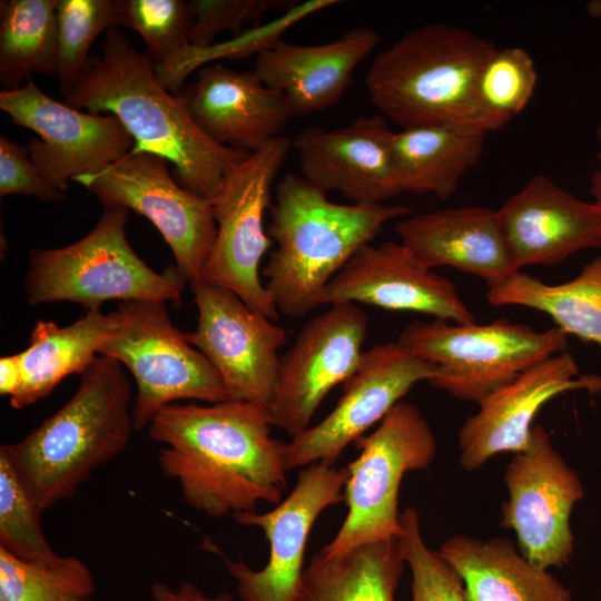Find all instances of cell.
Wrapping results in <instances>:
<instances>
[{
  "label": "cell",
  "instance_id": "cell-1",
  "mask_svg": "<svg viewBox=\"0 0 601 601\" xmlns=\"http://www.w3.org/2000/svg\"><path fill=\"white\" fill-rule=\"evenodd\" d=\"M268 410L225 401L174 403L160 410L148 434L165 444L162 473L176 480L185 502L215 519L278 504L286 491V443L274 439Z\"/></svg>",
  "mask_w": 601,
  "mask_h": 601
},
{
  "label": "cell",
  "instance_id": "cell-2",
  "mask_svg": "<svg viewBox=\"0 0 601 601\" xmlns=\"http://www.w3.org/2000/svg\"><path fill=\"white\" fill-rule=\"evenodd\" d=\"M155 68L152 58L114 27L105 33L101 52L89 56L62 95L72 108L116 116L135 140L131 151L168 159L181 186L210 200L249 152L208 138L179 97L158 81Z\"/></svg>",
  "mask_w": 601,
  "mask_h": 601
},
{
  "label": "cell",
  "instance_id": "cell-3",
  "mask_svg": "<svg viewBox=\"0 0 601 601\" xmlns=\"http://www.w3.org/2000/svg\"><path fill=\"white\" fill-rule=\"evenodd\" d=\"M410 213L404 205L337 204L302 176H284L267 229L277 247L263 269L278 312L297 318L318 307L325 287L346 264L387 221Z\"/></svg>",
  "mask_w": 601,
  "mask_h": 601
},
{
  "label": "cell",
  "instance_id": "cell-4",
  "mask_svg": "<svg viewBox=\"0 0 601 601\" xmlns=\"http://www.w3.org/2000/svg\"><path fill=\"white\" fill-rule=\"evenodd\" d=\"M72 397L3 456L43 511L71 499L92 471L119 455L135 430L130 383L120 363L97 356Z\"/></svg>",
  "mask_w": 601,
  "mask_h": 601
},
{
  "label": "cell",
  "instance_id": "cell-5",
  "mask_svg": "<svg viewBox=\"0 0 601 601\" xmlns=\"http://www.w3.org/2000/svg\"><path fill=\"white\" fill-rule=\"evenodd\" d=\"M496 50L471 30L427 23L406 31L374 57L365 87L373 105L402 129L467 124L485 130L476 87Z\"/></svg>",
  "mask_w": 601,
  "mask_h": 601
},
{
  "label": "cell",
  "instance_id": "cell-6",
  "mask_svg": "<svg viewBox=\"0 0 601 601\" xmlns=\"http://www.w3.org/2000/svg\"><path fill=\"white\" fill-rule=\"evenodd\" d=\"M127 220V209L105 208L78 242L32 250L26 278L29 304L72 302L87 311L108 300L180 303L187 282L176 267L157 273L136 254L126 237Z\"/></svg>",
  "mask_w": 601,
  "mask_h": 601
},
{
  "label": "cell",
  "instance_id": "cell-7",
  "mask_svg": "<svg viewBox=\"0 0 601 601\" xmlns=\"http://www.w3.org/2000/svg\"><path fill=\"white\" fill-rule=\"evenodd\" d=\"M568 334L558 326L536 332L500 318L484 325L413 322L397 343L415 357L437 366L431 385L477 404L539 362L566 351Z\"/></svg>",
  "mask_w": 601,
  "mask_h": 601
},
{
  "label": "cell",
  "instance_id": "cell-8",
  "mask_svg": "<svg viewBox=\"0 0 601 601\" xmlns=\"http://www.w3.org/2000/svg\"><path fill=\"white\" fill-rule=\"evenodd\" d=\"M358 456L347 466V514L321 552L334 555L363 543L398 538V492L403 476L428 467L437 452L435 435L414 404L401 401L370 435L356 441Z\"/></svg>",
  "mask_w": 601,
  "mask_h": 601
},
{
  "label": "cell",
  "instance_id": "cell-9",
  "mask_svg": "<svg viewBox=\"0 0 601 601\" xmlns=\"http://www.w3.org/2000/svg\"><path fill=\"white\" fill-rule=\"evenodd\" d=\"M117 312L119 326L99 354L124 364L134 376L135 430L148 427L160 410L180 400L228 401L220 375L174 326L165 302H120Z\"/></svg>",
  "mask_w": 601,
  "mask_h": 601
},
{
  "label": "cell",
  "instance_id": "cell-10",
  "mask_svg": "<svg viewBox=\"0 0 601 601\" xmlns=\"http://www.w3.org/2000/svg\"><path fill=\"white\" fill-rule=\"evenodd\" d=\"M293 146L287 136L270 140L234 166L210 199L216 239L198 282L227 288L253 311L276 321L279 312L262 283L259 265L272 246L264 230L272 186Z\"/></svg>",
  "mask_w": 601,
  "mask_h": 601
},
{
  "label": "cell",
  "instance_id": "cell-11",
  "mask_svg": "<svg viewBox=\"0 0 601 601\" xmlns=\"http://www.w3.org/2000/svg\"><path fill=\"white\" fill-rule=\"evenodd\" d=\"M169 160L146 151L125 157L73 180L95 194L105 208L121 207L147 217L170 247L178 273L189 284L200 280L217 226L213 206L178 184Z\"/></svg>",
  "mask_w": 601,
  "mask_h": 601
},
{
  "label": "cell",
  "instance_id": "cell-12",
  "mask_svg": "<svg viewBox=\"0 0 601 601\" xmlns=\"http://www.w3.org/2000/svg\"><path fill=\"white\" fill-rule=\"evenodd\" d=\"M504 483L509 499L501 523L515 532L522 555L545 570L566 565L574 551L571 513L583 487L540 424L533 425L528 447L513 454Z\"/></svg>",
  "mask_w": 601,
  "mask_h": 601
},
{
  "label": "cell",
  "instance_id": "cell-13",
  "mask_svg": "<svg viewBox=\"0 0 601 601\" xmlns=\"http://www.w3.org/2000/svg\"><path fill=\"white\" fill-rule=\"evenodd\" d=\"M440 376L436 365L415 357L397 342L364 351L358 367L342 384L333 411L286 443L287 471L319 462L334 465L343 451L381 422L416 383Z\"/></svg>",
  "mask_w": 601,
  "mask_h": 601
},
{
  "label": "cell",
  "instance_id": "cell-14",
  "mask_svg": "<svg viewBox=\"0 0 601 601\" xmlns=\"http://www.w3.org/2000/svg\"><path fill=\"white\" fill-rule=\"evenodd\" d=\"M197 327L186 339L213 364L228 401L269 408L286 331L253 311L231 290L204 282L190 284Z\"/></svg>",
  "mask_w": 601,
  "mask_h": 601
},
{
  "label": "cell",
  "instance_id": "cell-15",
  "mask_svg": "<svg viewBox=\"0 0 601 601\" xmlns=\"http://www.w3.org/2000/svg\"><path fill=\"white\" fill-rule=\"evenodd\" d=\"M0 108L16 125L36 131L28 150L43 179L66 191L68 180L96 174L118 161L135 140L114 115L82 111L46 95L30 77L24 85L0 92Z\"/></svg>",
  "mask_w": 601,
  "mask_h": 601
},
{
  "label": "cell",
  "instance_id": "cell-16",
  "mask_svg": "<svg viewBox=\"0 0 601 601\" xmlns=\"http://www.w3.org/2000/svg\"><path fill=\"white\" fill-rule=\"evenodd\" d=\"M347 477V467L309 464L299 470L289 495L273 510L234 516L238 524L259 528L269 545L268 561L260 570L225 559L242 601H295L311 530L324 510L344 502Z\"/></svg>",
  "mask_w": 601,
  "mask_h": 601
},
{
  "label": "cell",
  "instance_id": "cell-17",
  "mask_svg": "<svg viewBox=\"0 0 601 601\" xmlns=\"http://www.w3.org/2000/svg\"><path fill=\"white\" fill-rule=\"evenodd\" d=\"M368 318L356 304L331 305L308 321L279 359L268 408L273 426L302 433L325 396L358 367Z\"/></svg>",
  "mask_w": 601,
  "mask_h": 601
},
{
  "label": "cell",
  "instance_id": "cell-18",
  "mask_svg": "<svg viewBox=\"0 0 601 601\" xmlns=\"http://www.w3.org/2000/svg\"><path fill=\"white\" fill-rule=\"evenodd\" d=\"M601 391V376L580 375L566 351L539 362L479 403L457 433L460 464L473 472L504 452L525 450L540 408L568 391Z\"/></svg>",
  "mask_w": 601,
  "mask_h": 601
},
{
  "label": "cell",
  "instance_id": "cell-19",
  "mask_svg": "<svg viewBox=\"0 0 601 601\" xmlns=\"http://www.w3.org/2000/svg\"><path fill=\"white\" fill-rule=\"evenodd\" d=\"M343 303L415 312L456 324L475 323L456 286L396 242L366 245L328 283L319 306Z\"/></svg>",
  "mask_w": 601,
  "mask_h": 601
},
{
  "label": "cell",
  "instance_id": "cell-20",
  "mask_svg": "<svg viewBox=\"0 0 601 601\" xmlns=\"http://www.w3.org/2000/svg\"><path fill=\"white\" fill-rule=\"evenodd\" d=\"M391 130L378 115L325 129L308 127L292 141L302 177L328 193L336 190L353 204H385L401 195Z\"/></svg>",
  "mask_w": 601,
  "mask_h": 601
},
{
  "label": "cell",
  "instance_id": "cell-21",
  "mask_svg": "<svg viewBox=\"0 0 601 601\" xmlns=\"http://www.w3.org/2000/svg\"><path fill=\"white\" fill-rule=\"evenodd\" d=\"M496 214L519 270L530 265H555L578 250L601 247L595 205L544 175L528 180Z\"/></svg>",
  "mask_w": 601,
  "mask_h": 601
},
{
  "label": "cell",
  "instance_id": "cell-22",
  "mask_svg": "<svg viewBox=\"0 0 601 601\" xmlns=\"http://www.w3.org/2000/svg\"><path fill=\"white\" fill-rule=\"evenodd\" d=\"M195 125L213 141L253 152L282 136L294 117L286 99L254 71L206 66L177 95Z\"/></svg>",
  "mask_w": 601,
  "mask_h": 601
},
{
  "label": "cell",
  "instance_id": "cell-23",
  "mask_svg": "<svg viewBox=\"0 0 601 601\" xmlns=\"http://www.w3.org/2000/svg\"><path fill=\"white\" fill-rule=\"evenodd\" d=\"M377 31L358 27L314 46L283 40L257 53L254 72L287 101L294 117L336 105L349 87L357 67L378 46Z\"/></svg>",
  "mask_w": 601,
  "mask_h": 601
},
{
  "label": "cell",
  "instance_id": "cell-24",
  "mask_svg": "<svg viewBox=\"0 0 601 601\" xmlns=\"http://www.w3.org/2000/svg\"><path fill=\"white\" fill-rule=\"evenodd\" d=\"M395 231L425 267L449 266L482 278L487 287L519 272L496 210L480 206L443 208L405 218Z\"/></svg>",
  "mask_w": 601,
  "mask_h": 601
},
{
  "label": "cell",
  "instance_id": "cell-25",
  "mask_svg": "<svg viewBox=\"0 0 601 601\" xmlns=\"http://www.w3.org/2000/svg\"><path fill=\"white\" fill-rule=\"evenodd\" d=\"M439 552L462 578L467 601H572L566 587L506 538L455 534Z\"/></svg>",
  "mask_w": 601,
  "mask_h": 601
},
{
  "label": "cell",
  "instance_id": "cell-26",
  "mask_svg": "<svg viewBox=\"0 0 601 601\" xmlns=\"http://www.w3.org/2000/svg\"><path fill=\"white\" fill-rule=\"evenodd\" d=\"M486 131L467 124H440L393 131L392 154L401 193L447 199L481 158Z\"/></svg>",
  "mask_w": 601,
  "mask_h": 601
},
{
  "label": "cell",
  "instance_id": "cell-27",
  "mask_svg": "<svg viewBox=\"0 0 601 601\" xmlns=\"http://www.w3.org/2000/svg\"><path fill=\"white\" fill-rule=\"evenodd\" d=\"M119 323L117 311L104 314L100 309H87L67 326L38 321L30 345L20 352L22 381L10 397L11 406L24 408L50 394L67 376L80 374L97 357Z\"/></svg>",
  "mask_w": 601,
  "mask_h": 601
},
{
  "label": "cell",
  "instance_id": "cell-28",
  "mask_svg": "<svg viewBox=\"0 0 601 601\" xmlns=\"http://www.w3.org/2000/svg\"><path fill=\"white\" fill-rule=\"evenodd\" d=\"M405 564L398 538L334 555L319 551L304 569L295 601H395Z\"/></svg>",
  "mask_w": 601,
  "mask_h": 601
},
{
  "label": "cell",
  "instance_id": "cell-29",
  "mask_svg": "<svg viewBox=\"0 0 601 601\" xmlns=\"http://www.w3.org/2000/svg\"><path fill=\"white\" fill-rule=\"evenodd\" d=\"M494 306L516 305L549 315L568 335L601 346V255L565 283L550 285L520 270L487 287Z\"/></svg>",
  "mask_w": 601,
  "mask_h": 601
},
{
  "label": "cell",
  "instance_id": "cell-30",
  "mask_svg": "<svg viewBox=\"0 0 601 601\" xmlns=\"http://www.w3.org/2000/svg\"><path fill=\"white\" fill-rule=\"evenodd\" d=\"M58 0L0 1V83L21 88L32 73H58Z\"/></svg>",
  "mask_w": 601,
  "mask_h": 601
},
{
  "label": "cell",
  "instance_id": "cell-31",
  "mask_svg": "<svg viewBox=\"0 0 601 601\" xmlns=\"http://www.w3.org/2000/svg\"><path fill=\"white\" fill-rule=\"evenodd\" d=\"M93 592L92 574L78 558L28 561L0 546V601H70Z\"/></svg>",
  "mask_w": 601,
  "mask_h": 601
},
{
  "label": "cell",
  "instance_id": "cell-32",
  "mask_svg": "<svg viewBox=\"0 0 601 601\" xmlns=\"http://www.w3.org/2000/svg\"><path fill=\"white\" fill-rule=\"evenodd\" d=\"M536 81L533 59L524 49L511 47L493 53L476 87L480 119L486 132L501 129L526 107Z\"/></svg>",
  "mask_w": 601,
  "mask_h": 601
},
{
  "label": "cell",
  "instance_id": "cell-33",
  "mask_svg": "<svg viewBox=\"0 0 601 601\" xmlns=\"http://www.w3.org/2000/svg\"><path fill=\"white\" fill-rule=\"evenodd\" d=\"M116 26L135 30L156 66L187 50L193 30L188 2L181 0H115Z\"/></svg>",
  "mask_w": 601,
  "mask_h": 601
},
{
  "label": "cell",
  "instance_id": "cell-34",
  "mask_svg": "<svg viewBox=\"0 0 601 601\" xmlns=\"http://www.w3.org/2000/svg\"><path fill=\"white\" fill-rule=\"evenodd\" d=\"M57 19V76L63 92L82 71L95 39L116 27L115 0H58Z\"/></svg>",
  "mask_w": 601,
  "mask_h": 601
},
{
  "label": "cell",
  "instance_id": "cell-35",
  "mask_svg": "<svg viewBox=\"0 0 601 601\" xmlns=\"http://www.w3.org/2000/svg\"><path fill=\"white\" fill-rule=\"evenodd\" d=\"M42 510L0 455V546L28 561H52L59 558L42 530Z\"/></svg>",
  "mask_w": 601,
  "mask_h": 601
},
{
  "label": "cell",
  "instance_id": "cell-36",
  "mask_svg": "<svg viewBox=\"0 0 601 601\" xmlns=\"http://www.w3.org/2000/svg\"><path fill=\"white\" fill-rule=\"evenodd\" d=\"M400 521L398 540L412 574V601H467L460 574L425 543L417 510L405 508Z\"/></svg>",
  "mask_w": 601,
  "mask_h": 601
},
{
  "label": "cell",
  "instance_id": "cell-37",
  "mask_svg": "<svg viewBox=\"0 0 601 601\" xmlns=\"http://www.w3.org/2000/svg\"><path fill=\"white\" fill-rule=\"evenodd\" d=\"M194 19L190 43L196 48L213 46L216 36L225 30L239 35L246 23L258 22L266 12L290 9L285 0H194L188 2Z\"/></svg>",
  "mask_w": 601,
  "mask_h": 601
},
{
  "label": "cell",
  "instance_id": "cell-38",
  "mask_svg": "<svg viewBox=\"0 0 601 601\" xmlns=\"http://www.w3.org/2000/svg\"><path fill=\"white\" fill-rule=\"evenodd\" d=\"M16 194L51 201L66 198L65 191L52 187L43 179L27 146L0 136V196Z\"/></svg>",
  "mask_w": 601,
  "mask_h": 601
},
{
  "label": "cell",
  "instance_id": "cell-39",
  "mask_svg": "<svg viewBox=\"0 0 601 601\" xmlns=\"http://www.w3.org/2000/svg\"><path fill=\"white\" fill-rule=\"evenodd\" d=\"M151 597L155 601H236L228 593L207 595L189 582L183 583L177 590L164 583H156L151 587Z\"/></svg>",
  "mask_w": 601,
  "mask_h": 601
},
{
  "label": "cell",
  "instance_id": "cell-40",
  "mask_svg": "<svg viewBox=\"0 0 601 601\" xmlns=\"http://www.w3.org/2000/svg\"><path fill=\"white\" fill-rule=\"evenodd\" d=\"M22 381L20 353L0 358V394L13 396Z\"/></svg>",
  "mask_w": 601,
  "mask_h": 601
},
{
  "label": "cell",
  "instance_id": "cell-41",
  "mask_svg": "<svg viewBox=\"0 0 601 601\" xmlns=\"http://www.w3.org/2000/svg\"><path fill=\"white\" fill-rule=\"evenodd\" d=\"M597 159V168L590 178V194L601 218V152L598 154Z\"/></svg>",
  "mask_w": 601,
  "mask_h": 601
},
{
  "label": "cell",
  "instance_id": "cell-42",
  "mask_svg": "<svg viewBox=\"0 0 601 601\" xmlns=\"http://www.w3.org/2000/svg\"><path fill=\"white\" fill-rule=\"evenodd\" d=\"M587 12L594 19H601V0H591L585 4Z\"/></svg>",
  "mask_w": 601,
  "mask_h": 601
},
{
  "label": "cell",
  "instance_id": "cell-43",
  "mask_svg": "<svg viewBox=\"0 0 601 601\" xmlns=\"http://www.w3.org/2000/svg\"><path fill=\"white\" fill-rule=\"evenodd\" d=\"M597 136H598L599 142L601 145V114H600V118H599V124L597 126Z\"/></svg>",
  "mask_w": 601,
  "mask_h": 601
},
{
  "label": "cell",
  "instance_id": "cell-44",
  "mask_svg": "<svg viewBox=\"0 0 601 601\" xmlns=\"http://www.w3.org/2000/svg\"><path fill=\"white\" fill-rule=\"evenodd\" d=\"M70 601H89V599H73V600H70Z\"/></svg>",
  "mask_w": 601,
  "mask_h": 601
}]
</instances>
